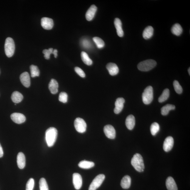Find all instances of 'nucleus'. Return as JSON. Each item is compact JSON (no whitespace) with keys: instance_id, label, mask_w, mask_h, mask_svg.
<instances>
[{"instance_id":"obj_1","label":"nucleus","mask_w":190,"mask_h":190,"mask_svg":"<svg viewBox=\"0 0 190 190\" xmlns=\"http://www.w3.org/2000/svg\"><path fill=\"white\" fill-rule=\"evenodd\" d=\"M58 136V131L55 127H50L46 132V139L48 146L52 147L56 142Z\"/></svg>"},{"instance_id":"obj_2","label":"nucleus","mask_w":190,"mask_h":190,"mask_svg":"<svg viewBox=\"0 0 190 190\" xmlns=\"http://www.w3.org/2000/svg\"><path fill=\"white\" fill-rule=\"evenodd\" d=\"M132 165L138 172H143L144 165L143 158L140 154H136L134 155L131 161Z\"/></svg>"},{"instance_id":"obj_3","label":"nucleus","mask_w":190,"mask_h":190,"mask_svg":"<svg viewBox=\"0 0 190 190\" xmlns=\"http://www.w3.org/2000/svg\"><path fill=\"white\" fill-rule=\"evenodd\" d=\"M157 64V62L153 59H147L140 62L138 65L137 68L141 71L147 72L154 69Z\"/></svg>"},{"instance_id":"obj_4","label":"nucleus","mask_w":190,"mask_h":190,"mask_svg":"<svg viewBox=\"0 0 190 190\" xmlns=\"http://www.w3.org/2000/svg\"><path fill=\"white\" fill-rule=\"evenodd\" d=\"M4 47L7 56L8 58L12 57L15 50V44L13 39L11 38H7L5 40Z\"/></svg>"},{"instance_id":"obj_5","label":"nucleus","mask_w":190,"mask_h":190,"mask_svg":"<svg viewBox=\"0 0 190 190\" xmlns=\"http://www.w3.org/2000/svg\"><path fill=\"white\" fill-rule=\"evenodd\" d=\"M142 97L144 104L148 105L151 103L153 99V90L152 86H148L145 89Z\"/></svg>"},{"instance_id":"obj_6","label":"nucleus","mask_w":190,"mask_h":190,"mask_svg":"<svg viewBox=\"0 0 190 190\" xmlns=\"http://www.w3.org/2000/svg\"><path fill=\"white\" fill-rule=\"evenodd\" d=\"M105 178L104 174H99L97 176L90 186L89 190H96L100 187Z\"/></svg>"},{"instance_id":"obj_7","label":"nucleus","mask_w":190,"mask_h":190,"mask_svg":"<svg viewBox=\"0 0 190 190\" xmlns=\"http://www.w3.org/2000/svg\"><path fill=\"white\" fill-rule=\"evenodd\" d=\"M74 125L75 129L78 132L83 133L86 131L87 125L83 119L76 118L74 121Z\"/></svg>"},{"instance_id":"obj_8","label":"nucleus","mask_w":190,"mask_h":190,"mask_svg":"<svg viewBox=\"0 0 190 190\" xmlns=\"http://www.w3.org/2000/svg\"><path fill=\"white\" fill-rule=\"evenodd\" d=\"M104 131L106 136L110 139H114L116 135V130L112 126L108 125L105 126Z\"/></svg>"},{"instance_id":"obj_9","label":"nucleus","mask_w":190,"mask_h":190,"mask_svg":"<svg viewBox=\"0 0 190 190\" xmlns=\"http://www.w3.org/2000/svg\"><path fill=\"white\" fill-rule=\"evenodd\" d=\"M11 118L14 122L18 124L23 123L26 120L25 116L18 113H13L11 115Z\"/></svg>"},{"instance_id":"obj_10","label":"nucleus","mask_w":190,"mask_h":190,"mask_svg":"<svg viewBox=\"0 0 190 190\" xmlns=\"http://www.w3.org/2000/svg\"><path fill=\"white\" fill-rule=\"evenodd\" d=\"M73 181L74 188L76 190L80 189L82 185V178L81 175L77 173H75L73 175Z\"/></svg>"},{"instance_id":"obj_11","label":"nucleus","mask_w":190,"mask_h":190,"mask_svg":"<svg viewBox=\"0 0 190 190\" xmlns=\"http://www.w3.org/2000/svg\"><path fill=\"white\" fill-rule=\"evenodd\" d=\"M41 24L44 29L47 30L52 29L54 26L53 20L48 18H42L41 21Z\"/></svg>"},{"instance_id":"obj_12","label":"nucleus","mask_w":190,"mask_h":190,"mask_svg":"<svg viewBox=\"0 0 190 190\" xmlns=\"http://www.w3.org/2000/svg\"><path fill=\"white\" fill-rule=\"evenodd\" d=\"M174 144V139L172 137L169 136L166 138L163 144V149L164 151L168 152L172 150Z\"/></svg>"},{"instance_id":"obj_13","label":"nucleus","mask_w":190,"mask_h":190,"mask_svg":"<svg viewBox=\"0 0 190 190\" xmlns=\"http://www.w3.org/2000/svg\"><path fill=\"white\" fill-rule=\"evenodd\" d=\"M125 102V100L123 98H119L117 99L115 102V107L114 110V112L116 114H119L122 110Z\"/></svg>"},{"instance_id":"obj_14","label":"nucleus","mask_w":190,"mask_h":190,"mask_svg":"<svg viewBox=\"0 0 190 190\" xmlns=\"http://www.w3.org/2000/svg\"><path fill=\"white\" fill-rule=\"evenodd\" d=\"M21 83L26 87H29L30 85V79L29 74L27 72H24L20 76Z\"/></svg>"},{"instance_id":"obj_15","label":"nucleus","mask_w":190,"mask_h":190,"mask_svg":"<svg viewBox=\"0 0 190 190\" xmlns=\"http://www.w3.org/2000/svg\"><path fill=\"white\" fill-rule=\"evenodd\" d=\"M106 69L111 75H116L119 73V68L115 64L113 63L108 64L106 66Z\"/></svg>"},{"instance_id":"obj_16","label":"nucleus","mask_w":190,"mask_h":190,"mask_svg":"<svg viewBox=\"0 0 190 190\" xmlns=\"http://www.w3.org/2000/svg\"><path fill=\"white\" fill-rule=\"evenodd\" d=\"M97 10V7L94 5L91 6L86 14V18L87 21H90L94 18L96 12Z\"/></svg>"},{"instance_id":"obj_17","label":"nucleus","mask_w":190,"mask_h":190,"mask_svg":"<svg viewBox=\"0 0 190 190\" xmlns=\"http://www.w3.org/2000/svg\"><path fill=\"white\" fill-rule=\"evenodd\" d=\"M166 186L168 190H178L177 184L174 178L172 177H169L167 178Z\"/></svg>"},{"instance_id":"obj_18","label":"nucleus","mask_w":190,"mask_h":190,"mask_svg":"<svg viewBox=\"0 0 190 190\" xmlns=\"http://www.w3.org/2000/svg\"><path fill=\"white\" fill-rule=\"evenodd\" d=\"M114 24L118 35L120 37H122L124 36V32L122 27V23L121 20L118 18H115Z\"/></svg>"},{"instance_id":"obj_19","label":"nucleus","mask_w":190,"mask_h":190,"mask_svg":"<svg viewBox=\"0 0 190 190\" xmlns=\"http://www.w3.org/2000/svg\"><path fill=\"white\" fill-rule=\"evenodd\" d=\"M17 164L19 169H23L25 167V156L22 152H19L17 156Z\"/></svg>"},{"instance_id":"obj_20","label":"nucleus","mask_w":190,"mask_h":190,"mask_svg":"<svg viewBox=\"0 0 190 190\" xmlns=\"http://www.w3.org/2000/svg\"><path fill=\"white\" fill-rule=\"evenodd\" d=\"M59 85L54 79H51L49 84V89L52 94H56L58 92Z\"/></svg>"},{"instance_id":"obj_21","label":"nucleus","mask_w":190,"mask_h":190,"mask_svg":"<svg viewBox=\"0 0 190 190\" xmlns=\"http://www.w3.org/2000/svg\"><path fill=\"white\" fill-rule=\"evenodd\" d=\"M126 124L127 128L130 130L134 129L135 125V119L134 116L130 115L126 118Z\"/></svg>"},{"instance_id":"obj_22","label":"nucleus","mask_w":190,"mask_h":190,"mask_svg":"<svg viewBox=\"0 0 190 190\" xmlns=\"http://www.w3.org/2000/svg\"><path fill=\"white\" fill-rule=\"evenodd\" d=\"M131 178L129 176H125L121 181V185L122 188L124 189L129 188L131 186Z\"/></svg>"},{"instance_id":"obj_23","label":"nucleus","mask_w":190,"mask_h":190,"mask_svg":"<svg viewBox=\"0 0 190 190\" xmlns=\"http://www.w3.org/2000/svg\"><path fill=\"white\" fill-rule=\"evenodd\" d=\"M154 29L152 27L149 26L144 30L143 33V38L146 39L151 38L154 34Z\"/></svg>"},{"instance_id":"obj_24","label":"nucleus","mask_w":190,"mask_h":190,"mask_svg":"<svg viewBox=\"0 0 190 190\" xmlns=\"http://www.w3.org/2000/svg\"><path fill=\"white\" fill-rule=\"evenodd\" d=\"M11 98L13 103L18 104L20 103L22 100L23 96L18 91H15L11 95Z\"/></svg>"},{"instance_id":"obj_25","label":"nucleus","mask_w":190,"mask_h":190,"mask_svg":"<svg viewBox=\"0 0 190 190\" xmlns=\"http://www.w3.org/2000/svg\"><path fill=\"white\" fill-rule=\"evenodd\" d=\"M171 32L174 35L179 36L183 32L182 28L179 24L176 23L173 25L172 28Z\"/></svg>"},{"instance_id":"obj_26","label":"nucleus","mask_w":190,"mask_h":190,"mask_svg":"<svg viewBox=\"0 0 190 190\" xmlns=\"http://www.w3.org/2000/svg\"><path fill=\"white\" fill-rule=\"evenodd\" d=\"M95 164L92 162L85 160L82 161L79 163L78 166L80 168L84 169H89L92 168Z\"/></svg>"},{"instance_id":"obj_27","label":"nucleus","mask_w":190,"mask_h":190,"mask_svg":"<svg viewBox=\"0 0 190 190\" xmlns=\"http://www.w3.org/2000/svg\"><path fill=\"white\" fill-rule=\"evenodd\" d=\"M175 107L174 105L172 104H167L162 108L161 113L163 116H166L168 115L170 110L175 109Z\"/></svg>"},{"instance_id":"obj_28","label":"nucleus","mask_w":190,"mask_h":190,"mask_svg":"<svg viewBox=\"0 0 190 190\" xmlns=\"http://www.w3.org/2000/svg\"><path fill=\"white\" fill-rule=\"evenodd\" d=\"M81 58L84 63L88 66H90L92 64L93 62L92 59L89 58V55L86 52H81Z\"/></svg>"},{"instance_id":"obj_29","label":"nucleus","mask_w":190,"mask_h":190,"mask_svg":"<svg viewBox=\"0 0 190 190\" xmlns=\"http://www.w3.org/2000/svg\"><path fill=\"white\" fill-rule=\"evenodd\" d=\"M169 90L168 89H167L164 90L162 94L159 98L158 100L159 102L160 103L167 100L169 98Z\"/></svg>"},{"instance_id":"obj_30","label":"nucleus","mask_w":190,"mask_h":190,"mask_svg":"<svg viewBox=\"0 0 190 190\" xmlns=\"http://www.w3.org/2000/svg\"><path fill=\"white\" fill-rule=\"evenodd\" d=\"M30 70L32 77L34 78L36 76H39L40 72L37 66L34 65H32L30 66Z\"/></svg>"},{"instance_id":"obj_31","label":"nucleus","mask_w":190,"mask_h":190,"mask_svg":"<svg viewBox=\"0 0 190 190\" xmlns=\"http://www.w3.org/2000/svg\"><path fill=\"white\" fill-rule=\"evenodd\" d=\"M160 127L159 124L156 122L154 123L151 124L150 127V131L153 136H155L159 131Z\"/></svg>"},{"instance_id":"obj_32","label":"nucleus","mask_w":190,"mask_h":190,"mask_svg":"<svg viewBox=\"0 0 190 190\" xmlns=\"http://www.w3.org/2000/svg\"><path fill=\"white\" fill-rule=\"evenodd\" d=\"M39 186L40 190H49L47 181L44 178H41L39 181Z\"/></svg>"},{"instance_id":"obj_33","label":"nucleus","mask_w":190,"mask_h":190,"mask_svg":"<svg viewBox=\"0 0 190 190\" xmlns=\"http://www.w3.org/2000/svg\"><path fill=\"white\" fill-rule=\"evenodd\" d=\"M93 41L95 42L96 46L99 49L104 47L105 43L102 39L99 37H94L93 38Z\"/></svg>"},{"instance_id":"obj_34","label":"nucleus","mask_w":190,"mask_h":190,"mask_svg":"<svg viewBox=\"0 0 190 190\" xmlns=\"http://www.w3.org/2000/svg\"><path fill=\"white\" fill-rule=\"evenodd\" d=\"M173 86L176 92L178 94L182 93L183 91L182 87L177 81L175 80L174 81Z\"/></svg>"},{"instance_id":"obj_35","label":"nucleus","mask_w":190,"mask_h":190,"mask_svg":"<svg viewBox=\"0 0 190 190\" xmlns=\"http://www.w3.org/2000/svg\"><path fill=\"white\" fill-rule=\"evenodd\" d=\"M59 100L64 103H66L68 100V95L65 92H62L59 95Z\"/></svg>"},{"instance_id":"obj_36","label":"nucleus","mask_w":190,"mask_h":190,"mask_svg":"<svg viewBox=\"0 0 190 190\" xmlns=\"http://www.w3.org/2000/svg\"><path fill=\"white\" fill-rule=\"evenodd\" d=\"M34 184V180L33 178H30L27 183L26 190H33Z\"/></svg>"},{"instance_id":"obj_37","label":"nucleus","mask_w":190,"mask_h":190,"mask_svg":"<svg viewBox=\"0 0 190 190\" xmlns=\"http://www.w3.org/2000/svg\"><path fill=\"white\" fill-rule=\"evenodd\" d=\"M81 44L84 48L86 49H89L92 47V44L90 41L87 39H82Z\"/></svg>"},{"instance_id":"obj_38","label":"nucleus","mask_w":190,"mask_h":190,"mask_svg":"<svg viewBox=\"0 0 190 190\" xmlns=\"http://www.w3.org/2000/svg\"><path fill=\"white\" fill-rule=\"evenodd\" d=\"M53 49L52 48H50L48 49H44L43 51L44 54V57L45 59H50L51 54H53Z\"/></svg>"},{"instance_id":"obj_39","label":"nucleus","mask_w":190,"mask_h":190,"mask_svg":"<svg viewBox=\"0 0 190 190\" xmlns=\"http://www.w3.org/2000/svg\"><path fill=\"white\" fill-rule=\"evenodd\" d=\"M75 72L78 74L82 78H85V74L84 71L82 70L80 68L78 67H76L75 68Z\"/></svg>"},{"instance_id":"obj_40","label":"nucleus","mask_w":190,"mask_h":190,"mask_svg":"<svg viewBox=\"0 0 190 190\" xmlns=\"http://www.w3.org/2000/svg\"><path fill=\"white\" fill-rule=\"evenodd\" d=\"M3 151L2 147L1 144H0V158L3 157Z\"/></svg>"},{"instance_id":"obj_41","label":"nucleus","mask_w":190,"mask_h":190,"mask_svg":"<svg viewBox=\"0 0 190 190\" xmlns=\"http://www.w3.org/2000/svg\"><path fill=\"white\" fill-rule=\"evenodd\" d=\"M58 51L57 50L55 49L54 50H53V54L55 58H56L58 56Z\"/></svg>"},{"instance_id":"obj_42","label":"nucleus","mask_w":190,"mask_h":190,"mask_svg":"<svg viewBox=\"0 0 190 190\" xmlns=\"http://www.w3.org/2000/svg\"><path fill=\"white\" fill-rule=\"evenodd\" d=\"M190 68H189V69H188V73H189V75H190Z\"/></svg>"},{"instance_id":"obj_43","label":"nucleus","mask_w":190,"mask_h":190,"mask_svg":"<svg viewBox=\"0 0 190 190\" xmlns=\"http://www.w3.org/2000/svg\"><path fill=\"white\" fill-rule=\"evenodd\" d=\"M17 105L16 104V103L15 104V105Z\"/></svg>"}]
</instances>
